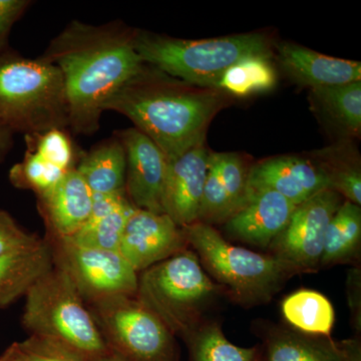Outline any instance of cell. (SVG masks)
I'll return each instance as SVG.
<instances>
[{"mask_svg":"<svg viewBox=\"0 0 361 361\" xmlns=\"http://www.w3.org/2000/svg\"><path fill=\"white\" fill-rule=\"evenodd\" d=\"M134 32L116 21L94 25L73 20L40 56L63 75L75 134L94 135L106 103L145 66Z\"/></svg>","mask_w":361,"mask_h":361,"instance_id":"cell-1","label":"cell"},{"mask_svg":"<svg viewBox=\"0 0 361 361\" xmlns=\"http://www.w3.org/2000/svg\"><path fill=\"white\" fill-rule=\"evenodd\" d=\"M227 101L220 90L187 84L145 63L104 111L127 116L171 161L205 142L211 121Z\"/></svg>","mask_w":361,"mask_h":361,"instance_id":"cell-2","label":"cell"},{"mask_svg":"<svg viewBox=\"0 0 361 361\" xmlns=\"http://www.w3.org/2000/svg\"><path fill=\"white\" fill-rule=\"evenodd\" d=\"M0 118L25 135L70 128L63 75L42 59L0 52Z\"/></svg>","mask_w":361,"mask_h":361,"instance_id":"cell-3","label":"cell"},{"mask_svg":"<svg viewBox=\"0 0 361 361\" xmlns=\"http://www.w3.org/2000/svg\"><path fill=\"white\" fill-rule=\"evenodd\" d=\"M134 45L146 65L208 89H214L223 73L241 59L271 56L269 40L259 33L191 40L135 30Z\"/></svg>","mask_w":361,"mask_h":361,"instance_id":"cell-4","label":"cell"},{"mask_svg":"<svg viewBox=\"0 0 361 361\" xmlns=\"http://www.w3.org/2000/svg\"><path fill=\"white\" fill-rule=\"evenodd\" d=\"M219 291L196 253L186 249L140 272L135 297L175 336L185 339L205 322Z\"/></svg>","mask_w":361,"mask_h":361,"instance_id":"cell-5","label":"cell"},{"mask_svg":"<svg viewBox=\"0 0 361 361\" xmlns=\"http://www.w3.org/2000/svg\"><path fill=\"white\" fill-rule=\"evenodd\" d=\"M25 297L21 322L30 334L56 339L87 361L111 353L89 306L68 275L54 265Z\"/></svg>","mask_w":361,"mask_h":361,"instance_id":"cell-6","label":"cell"},{"mask_svg":"<svg viewBox=\"0 0 361 361\" xmlns=\"http://www.w3.org/2000/svg\"><path fill=\"white\" fill-rule=\"evenodd\" d=\"M209 276L227 289L238 302H267L289 277L296 274L273 255L232 245L213 226L196 222L183 228Z\"/></svg>","mask_w":361,"mask_h":361,"instance_id":"cell-7","label":"cell"},{"mask_svg":"<svg viewBox=\"0 0 361 361\" xmlns=\"http://www.w3.org/2000/svg\"><path fill=\"white\" fill-rule=\"evenodd\" d=\"M106 345L126 361H180L174 334L135 296L89 304Z\"/></svg>","mask_w":361,"mask_h":361,"instance_id":"cell-8","label":"cell"},{"mask_svg":"<svg viewBox=\"0 0 361 361\" xmlns=\"http://www.w3.org/2000/svg\"><path fill=\"white\" fill-rule=\"evenodd\" d=\"M45 238L51 244L54 267L68 275L85 303L135 296L139 274L118 252L77 245L66 238Z\"/></svg>","mask_w":361,"mask_h":361,"instance_id":"cell-9","label":"cell"},{"mask_svg":"<svg viewBox=\"0 0 361 361\" xmlns=\"http://www.w3.org/2000/svg\"><path fill=\"white\" fill-rule=\"evenodd\" d=\"M342 203L341 195L325 189L297 206L288 224L271 244L272 255L295 273L317 269L327 227Z\"/></svg>","mask_w":361,"mask_h":361,"instance_id":"cell-10","label":"cell"},{"mask_svg":"<svg viewBox=\"0 0 361 361\" xmlns=\"http://www.w3.org/2000/svg\"><path fill=\"white\" fill-rule=\"evenodd\" d=\"M188 246L183 228L166 214L135 208L123 230L118 253L139 274Z\"/></svg>","mask_w":361,"mask_h":361,"instance_id":"cell-11","label":"cell"},{"mask_svg":"<svg viewBox=\"0 0 361 361\" xmlns=\"http://www.w3.org/2000/svg\"><path fill=\"white\" fill-rule=\"evenodd\" d=\"M127 159L125 191L137 209L164 214L161 208L169 159L146 135L135 128L118 130Z\"/></svg>","mask_w":361,"mask_h":361,"instance_id":"cell-12","label":"cell"},{"mask_svg":"<svg viewBox=\"0 0 361 361\" xmlns=\"http://www.w3.org/2000/svg\"><path fill=\"white\" fill-rule=\"evenodd\" d=\"M209 157L210 153L203 142L169 161L161 208L180 228L199 221Z\"/></svg>","mask_w":361,"mask_h":361,"instance_id":"cell-13","label":"cell"},{"mask_svg":"<svg viewBox=\"0 0 361 361\" xmlns=\"http://www.w3.org/2000/svg\"><path fill=\"white\" fill-rule=\"evenodd\" d=\"M325 189L329 180L322 168L300 157L267 159L249 169L247 192L271 190L296 206Z\"/></svg>","mask_w":361,"mask_h":361,"instance_id":"cell-14","label":"cell"},{"mask_svg":"<svg viewBox=\"0 0 361 361\" xmlns=\"http://www.w3.org/2000/svg\"><path fill=\"white\" fill-rule=\"evenodd\" d=\"M248 173L237 154L210 153L198 222L219 224L238 212L247 200Z\"/></svg>","mask_w":361,"mask_h":361,"instance_id":"cell-15","label":"cell"},{"mask_svg":"<svg viewBox=\"0 0 361 361\" xmlns=\"http://www.w3.org/2000/svg\"><path fill=\"white\" fill-rule=\"evenodd\" d=\"M296 205L271 190L247 192L244 206L225 222L228 236L268 248L288 224Z\"/></svg>","mask_w":361,"mask_h":361,"instance_id":"cell-16","label":"cell"},{"mask_svg":"<svg viewBox=\"0 0 361 361\" xmlns=\"http://www.w3.org/2000/svg\"><path fill=\"white\" fill-rule=\"evenodd\" d=\"M37 204L47 226V236L68 238L89 219L94 195L75 169L51 191L37 196Z\"/></svg>","mask_w":361,"mask_h":361,"instance_id":"cell-17","label":"cell"},{"mask_svg":"<svg viewBox=\"0 0 361 361\" xmlns=\"http://www.w3.org/2000/svg\"><path fill=\"white\" fill-rule=\"evenodd\" d=\"M284 70L311 89L361 82L360 61L332 58L290 42L278 45Z\"/></svg>","mask_w":361,"mask_h":361,"instance_id":"cell-18","label":"cell"},{"mask_svg":"<svg viewBox=\"0 0 361 361\" xmlns=\"http://www.w3.org/2000/svg\"><path fill=\"white\" fill-rule=\"evenodd\" d=\"M267 361H360V346L353 339L278 330L267 342Z\"/></svg>","mask_w":361,"mask_h":361,"instance_id":"cell-19","label":"cell"},{"mask_svg":"<svg viewBox=\"0 0 361 361\" xmlns=\"http://www.w3.org/2000/svg\"><path fill=\"white\" fill-rule=\"evenodd\" d=\"M52 267L54 257L47 238L37 245L0 256V308L25 296L32 285Z\"/></svg>","mask_w":361,"mask_h":361,"instance_id":"cell-20","label":"cell"},{"mask_svg":"<svg viewBox=\"0 0 361 361\" xmlns=\"http://www.w3.org/2000/svg\"><path fill=\"white\" fill-rule=\"evenodd\" d=\"M75 169L94 196L126 192L127 159L123 144L115 135L84 153Z\"/></svg>","mask_w":361,"mask_h":361,"instance_id":"cell-21","label":"cell"},{"mask_svg":"<svg viewBox=\"0 0 361 361\" xmlns=\"http://www.w3.org/2000/svg\"><path fill=\"white\" fill-rule=\"evenodd\" d=\"M285 320L297 332L311 336H330L336 322V311L320 292L302 289L291 293L281 304Z\"/></svg>","mask_w":361,"mask_h":361,"instance_id":"cell-22","label":"cell"},{"mask_svg":"<svg viewBox=\"0 0 361 361\" xmlns=\"http://www.w3.org/2000/svg\"><path fill=\"white\" fill-rule=\"evenodd\" d=\"M360 241V206L343 201L327 227L320 265L349 260L357 253Z\"/></svg>","mask_w":361,"mask_h":361,"instance_id":"cell-23","label":"cell"},{"mask_svg":"<svg viewBox=\"0 0 361 361\" xmlns=\"http://www.w3.org/2000/svg\"><path fill=\"white\" fill-rule=\"evenodd\" d=\"M276 80L270 56H249L226 70L214 90L228 96L248 97L272 90L276 85Z\"/></svg>","mask_w":361,"mask_h":361,"instance_id":"cell-24","label":"cell"},{"mask_svg":"<svg viewBox=\"0 0 361 361\" xmlns=\"http://www.w3.org/2000/svg\"><path fill=\"white\" fill-rule=\"evenodd\" d=\"M192 361H257L256 348L228 341L217 323L204 322L185 338Z\"/></svg>","mask_w":361,"mask_h":361,"instance_id":"cell-25","label":"cell"},{"mask_svg":"<svg viewBox=\"0 0 361 361\" xmlns=\"http://www.w3.org/2000/svg\"><path fill=\"white\" fill-rule=\"evenodd\" d=\"M313 96L330 118L349 134H360L361 82L312 90Z\"/></svg>","mask_w":361,"mask_h":361,"instance_id":"cell-26","label":"cell"},{"mask_svg":"<svg viewBox=\"0 0 361 361\" xmlns=\"http://www.w3.org/2000/svg\"><path fill=\"white\" fill-rule=\"evenodd\" d=\"M135 207L128 199L116 210L94 222H87L75 234L68 237L77 245L118 252L123 230Z\"/></svg>","mask_w":361,"mask_h":361,"instance_id":"cell-27","label":"cell"},{"mask_svg":"<svg viewBox=\"0 0 361 361\" xmlns=\"http://www.w3.org/2000/svg\"><path fill=\"white\" fill-rule=\"evenodd\" d=\"M343 149H326L315 163L329 180V189L351 202L361 205V172L357 159L350 158Z\"/></svg>","mask_w":361,"mask_h":361,"instance_id":"cell-28","label":"cell"},{"mask_svg":"<svg viewBox=\"0 0 361 361\" xmlns=\"http://www.w3.org/2000/svg\"><path fill=\"white\" fill-rule=\"evenodd\" d=\"M68 173L33 149L26 148L23 161L9 170L8 178L14 187L30 190L37 197L51 191Z\"/></svg>","mask_w":361,"mask_h":361,"instance_id":"cell-29","label":"cell"},{"mask_svg":"<svg viewBox=\"0 0 361 361\" xmlns=\"http://www.w3.org/2000/svg\"><path fill=\"white\" fill-rule=\"evenodd\" d=\"M25 137L26 148L37 152L66 172L75 170L84 155L77 148L66 129H51L25 135Z\"/></svg>","mask_w":361,"mask_h":361,"instance_id":"cell-30","label":"cell"},{"mask_svg":"<svg viewBox=\"0 0 361 361\" xmlns=\"http://www.w3.org/2000/svg\"><path fill=\"white\" fill-rule=\"evenodd\" d=\"M0 361H87L65 344L51 337L30 334L13 342L0 355Z\"/></svg>","mask_w":361,"mask_h":361,"instance_id":"cell-31","label":"cell"},{"mask_svg":"<svg viewBox=\"0 0 361 361\" xmlns=\"http://www.w3.org/2000/svg\"><path fill=\"white\" fill-rule=\"evenodd\" d=\"M42 240L37 235L26 231L11 214L0 209V256L37 245Z\"/></svg>","mask_w":361,"mask_h":361,"instance_id":"cell-32","label":"cell"},{"mask_svg":"<svg viewBox=\"0 0 361 361\" xmlns=\"http://www.w3.org/2000/svg\"><path fill=\"white\" fill-rule=\"evenodd\" d=\"M30 6L27 0H0V52L4 51L13 25Z\"/></svg>","mask_w":361,"mask_h":361,"instance_id":"cell-33","label":"cell"},{"mask_svg":"<svg viewBox=\"0 0 361 361\" xmlns=\"http://www.w3.org/2000/svg\"><path fill=\"white\" fill-rule=\"evenodd\" d=\"M13 146V132L0 118V163L6 160Z\"/></svg>","mask_w":361,"mask_h":361,"instance_id":"cell-34","label":"cell"},{"mask_svg":"<svg viewBox=\"0 0 361 361\" xmlns=\"http://www.w3.org/2000/svg\"><path fill=\"white\" fill-rule=\"evenodd\" d=\"M97 361H126L123 360V357H121L120 355H116V353H113V351H111L110 353H108L106 356H104V357H102L101 360H99Z\"/></svg>","mask_w":361,"mask_h":361,"instance_id":"cell-35","label":"cell"}]
</instances>
